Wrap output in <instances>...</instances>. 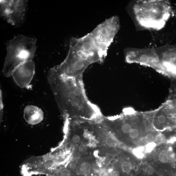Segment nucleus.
I'll return each mask as SVG.
<instances>
[{"label":"nucleus","mask_w":176,"mask_h":176,"mask_svg":"<svg viewBox=\"0 0 176 176\" xmlns=\"http://www.w3.org/2000/svg\"><path fill=\"white\" fill-rule=\"evenodd\" d=\"M90 147L85 143H81L77 146V153L79 156L85 155L89 152Z\"/></svg>","instance_id":"obj_9"},{"label":"nucleus","mask_w":176,"mask_h":176,"mask_svg":"<svg viewBox=\"0 0 176 176\" xmlns=\"http://www.w3.org/2000/svg\"><path fill=\"white\" fill-rule=\"evenodd\" d=\"M37 42L35 37L20 34L8 41L6 43L4 74L9 76L18 66L33 60L37 50Z\"/></svg>","instance_id":"obj_3"},{"label":"nucleus","mask_w":176,"mask_h":176,"mask_svg":"<svg viewBox=\"0 0 176 176\" xmlns=\"http://www.w3.org/2000/svg\"><path fill=\"white\" fill-rule=\"evenodd\" d=\"M132 129L131 125L128 122L123 123L120 127L121 132L124 135H128Z\"/></svg>","instance_id":"obj_10"},{"label":"nucleus","mask_w":176,"mask_h":176,"mask_svg":"<svg viewBox=\"0 0 176 176\" xmlns=\"http://www.w3.org/2000/svg\"><path fill=\"white\" fill-rule=\"evenodd\" d=\"M49 74L56 80V98L63 111L69 116L81 117L90 111L93 104L86 95L83 76H69L56 67Z\"/></svg>","instance_id":"obj_1"},{"label":"nucleus","mask_w":176,"mask_h":176,"mask_svg":"<svg viewBox=\"0 0 176 176\" xmlns=\"http://www.w3.org/2000/svg\"><path fill=\"white\" fill-rule=\"evenodd\" d=\"M144 149L142 147L135 148L133 150V154L138 159H142L144 156Z\"/></svg>","instance_id":"obj_12"},{"label":"nucleus","mask_w":176,"mask_h":176,"mask_svg":"<svg viewBox=\"0 0 176 176\" xmlns=\"http://www.w3.org/2000/svg\"><path fill=\"white\" fill-rule=\"evenodd\" d=\"M25 120L29 124L39 123L43 119V112L41 110L36 106L30 105L26 107L24 111Z\"/></svg>","instance_id":"obj_8"},{"label":"nucleus","mask_w":176,"mask_h":176,"mask_svg":"<svg viewBox=\"0 0 176 176\" xmlns=\"http://www.w3.org/2000/svg\"><path fill=\"white\" fill-rule=\"evenodd\" d=\"M139 131L136 128H133L128 134L129 137L132 139H135L139 136Z\"/></svg>","instance_id":"obj_14"},{"label":"nucleus","mask_w":176,"mask_h":176,"mask_svg":"<svg viewBox=\"0 0 176 176\" xmlns=\"http://www.w3.org/2000/svg\"><path fill=\"white\" fill-rule=\"evenodd\" d=\"M127 10L141 28L158 30L165 26L170 15L171 8L167 1H143L129 4Z\"/></svg>","instance_id":"obj_2"},{"label":"nucleus","mask_w":176,"mask_h":176,"mask_svg":"<svg viewBox=\"0 0 176 176\" xmlns=\"http://www.w3.org/2000/svg\"><path fill=\"white\" fill-rule=\"evenodd\" d=\"M69 50L80 61L88 66L94 63L102 64L105 58L96 46L90 33L80 37H71Z\"/></svg>","instance_id":"obj_4"},{"label":"nucleus","mask_w":176,"mask_h":176,"mask_svg":"<svg viewBox=\"0 0 176 176\" xmlns=\"http://www.w3.org/2000/svg\"><path fill=\"white\" fill-rule=\"evenodd\" d=\"M166 155L169 160L172 161L176 158L175 154L171 148H169L167 151Z\"/></svg>","instance_id":"obj_16"},{"label":"nucleus","mask_w":176,"mask_h":176,"mask_svg":"<svg viewBox=\"0 0 176 176\" xmlns=\"http://www.w3.org/2000/svg\"><path fill=\"white\" fill-rule=\"evenodd\" d=\"M28 2L26 0L1 1V16L12 26H20L25 20Z\"/></svg>","instance_id":"obj_6"},{"label":"nucleus","mask_w":176,"mask_h":176,"mask_svg":"<svg viewBox=\"0 0 176 176\" xmlns=\"http://www.w3.org/2000/svg\"><path fill=\"white\" fill-rule=\"evenodd\" d=\"M34 73V63L31 60L18 66L11 74L15 80H30L33 77Z\"/></svg>","instance_id":"obj_7"},{"label":"nucleus","mask_w":176,"mask_h":176,"mask_svg":"<svg viewBox=\"0 0 176 176\" xmlns=\"http://www.w3.org/2000/svg\"><path fill=\"white\" fill-rule=\"evenodd\" d=\"M166 140L165 136L162 134H160L156 135L155 138L156 142L159 144L165 143L166 141Z\"/></svg>","instance_id":"obj_15"},{"label":"nucleus","mask_w":176,"mask_h":176,"mask_svg":"<svg viewBox=\"0 0 176 176\" xmlns=\"http://www.w3.org/2000/svg\"><path fill=\"white\" fill-rule=\"evenodd\" d=\"M111 174L112 176H121V174L120 172L117 170H113L112 169Z\"/></svg>","instance_id":"obj_21"},{"label":"nucleus","mask_w":176,"mask_h":176,"mask_svg":"<svg viewBox=\"0 0 176 176\" xmlns=\"http://www.w3.org/2000/svg\"><path fill=\"white\" fill-rule=\"evenodd\" d=\"M121 167L122 172L125 174L130 173L132 169L131 163L127 161H124L122 163Z\"/></svg>","instance_id":"obj_11"},{"label":"nucleus","mask_w":176,"mask_h":176,"mask_svg":"<svg viewBox=\"0 0 176 176\" xmlns=\"http://www.w3.org/2000/svg\"><path fill=\"white\" fill-rule=\"evenodd\" d=\"M106 145L111 147H115L117 146V143L114 138L109 137H106L104 140Z\"/></svg>","instance_id":"obj_13"},{"label":"nucleus","mask_w":176,"mask_h":176,"mask_svg":"<svg viewBox=\"0 0 176 176\" xmlns=\"http://www.w3.org/2000/svg\"><path fill=\"white\" fill-rule=\"evenodd\" d=\"M158 159L160 162L162 163H166L168 162V159L166 154L161 153L158 156Z\"/></svg>","instance_id":"obj_18"},{"label":"nucleus","mask_w":176,"mask_h":176,"mask_svg":"<svg viewBox=\"0 0 176 176\" xmlns=\"http://www.w3.org/2000/svg\"><path fill=\"white\" fill-rule=\"evenodd\" d=\"M144 171L147 174L149 175H152L155 172L153 168L150 166L146 167Z\"/></svg>","instance_id":"obj_19"},{"label":"nucleus","mask_w":176,"mask_h":176,"mask_svg":"<svg viewBox=\"0 0 176 176\" xmlns=\"http://www.w3.org/2000/svg\"><path fill=\"white\" fill-rule=\"evenodd\" d=\"M156 146V143L151 142L147 144L145 147V150L146 152L150 153L151 152Z\"/></svg>","instance_id":"obj_17"},{"label":"nucleus","mask_w":176,"mask_h":176,"mask_svg":"<svg viewBox=\"0 0 176 176\" xmlns=\"http://www.w3.org/2000/svg\"><path fill=\"white\" fill-rule=\"evenodd\" d=\"M166 117L164 115H160L158 118V121L161 124L164 123L166 122Z\"/></svg>","instance_id":"obj_20"},{"label":"nucleus","mask_w":176,"mask_h":176,"mask_svg":"<svg viewBox=\"0 0 176 176\" xmlns=\"http://www.w3.org/2000/svg\"><path fill=\"white\" fill-rule=\"evenodd\" d=\"M120 27L118 17L114 16L99 24L90 33L96 46L105 58Z\"/></svg>","instance_id":"obj_5"}]
</instances>
